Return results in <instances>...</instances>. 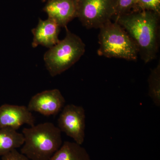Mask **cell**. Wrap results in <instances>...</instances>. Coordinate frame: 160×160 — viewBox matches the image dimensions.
<instances>
[{
    "instance_id": "11",
    "label": "cell",
    "mask_w": 160,
    "mask_h": 160,
    "mask_svg": "<svg viewBox=\"0 0 160 160\" xmlns=\"http://www.w3.org/2000/svg\"><path fill=\"white\" fill-rule=\"evenodd\" d=\"M49 160H91L85 148L75 142L66 141Z\"/></svg>"
},
{
    "instance_id": "7",
    "label": "cell",
    "mask_w": 160,
    "mask_h": 160,
    "mask_svg": "<svg viewBox=\"0 0 160 160\" xmlns=\"http://www.w3.org/2000/svg\"><path fill=\"white\" fill-rule=\"evenodd\" d=\"M66 100L59 89L47 90L32 97L28 104L30 111L38 112L45 116L58 114L65 106Z\"/></svg>"
},
{
    "instance_id": "13",
    "label": "cell",
    "mask_w": 160,
    "mask_h": 160,
    "mask_svg": "<svg viewBox=\"0 0 160 160\" xmlns=\"http://www.w3.org/2000/svg\"><path fill=\"white\" fill-rule=\"evenodd\" d=\"M149 85L148 95L154 105L160 106V63L152 69L148 79Z\"/></svg>"
},
{
    "instance_id": "17",
    "label": "cell",
    "mask_w": 160,
    "mask_h": 160,
    "mask_svg": "<svg viewBox=\"0 0 160 160\" xmlns=\"http://www.w3.org/2000/svg\"><path fill=\"white\" fill-rule=\"evenodd\" d=\"M49 0H42V2H47Z\"/></svg>"
},
{
    "instance_id": "5",
    "label": "cell",
    "mask_w": 160,
    "mask_h": 160,
    "mask_svg": "<svg viewBox=\"0 0 160 160\" xmlns=\"http://www.w3.org/2000/svg\"><path fill=\"white\" fill-rule=\"evenodd\" d=\"M117 0H76L77 18L87 29H100L114 17Z\"/></svg>"
},
{
    "instance_id": "4",
    "label": "cell",
    "mask_w": 160,
    "mask_h": 160,
    "mask_svg": "<svg viewBox=\"0 0 160 160\" xmlns=\"http://www.w3.org/2000/svg\"><path fill=\"white\" fill-rule=\"evenodd\" d=\"M66 36L49 48L44 56L47 70L52 77L66 71L77 62L86 50V45L82 39L66 27Z\"/></svg>"
},
{
    "instance_id": "2",
    "label": "cell",
    "mask_w": 160,
    "mask_h": 160,
    "mask_svg": "<svg viewBox=\"0 0 160 160\" xmlns=\"http://www.w3.org/2000/svg\"><path fill=\"white\" fill-rule=\"evenodd\" d=\"M62 132L46 122L24 128V143L21 152L31 160H49L62 145Z\"/></svg>"
},
{
    "instance_id": "14",
    "label": "cell",
    "mask_w": 160,
    "mask_h": 160,
    "mask_svg": "<svg viewBox=\"0 0 160 160\" xmlns=\"http://www.w3.org/2000/svg\"><path fill=\"white\" fill-rule=\"evenodd\" d=\"M136 1L137 0H117L114 16L115 20L133 11Z\"/></svg>"
},
{
    "instance_id": "12",
    "label": "cell",
    "mask_w": 160,
    "mask_h": 160,
    "mask_svg": "<svg viewBox=\"0 0 160 160\" xmlns=\"http://www.w3.org/2000/svg\"><path fill=\"white\" fill-rule=\"evenodd\" d=\"M24 135L17 130L5 127L0 129V156L16 149L22 146L24 143Z\"/></svg>"
},
{
    "instance_id": "8",
    "label": "cell",
    "mask_w": 160,
    "mask_h": 160,
    "mask_svg": "<svg viewBox=\"0 0 160 160\" xmlns=\"http://www.w3.org/2000/svg\"><path fill=\"white\" fill-rule=\"evenodd\" d=\"M34 117L27 107L4 104L0 106V129L10 127L18 130L24 124L35 125Z\"/></svg>"
},
{
    "instance_id": "9",
    "label": "cell",
    "mask_w": 160,
    "mask_h": 160,
    "mask_svg": "<svg viewBox=\"0 0 160 160\" xmlns=\"http://www.w3.org/2000/svg\"><path fill=\"white\" fill-rule=\"evenodd\" d=\"M43 11L48 14L49 18L60 27L66 28L70 21L77 18L76 0H49Z\"/></svg>"
},
{
    "instance_id": "1",
    "label": "cell",
    "mask_w": 160,
    "mask_h": 160,
    "mask_svg": "<svg viewBox=\"0 0 160 160\" xmlns=\"http://www.w3.org/2000/svg\"><path fill=\"white\" fill-rule=\"evenodd\" d=\"M160 17L154 12L132 11L115 20L134 42L146 64L155 59L158 52Z\"/></svg>"
},
{
    "instance_id": "10",
    "label": "cell",
    "mask_w": 160,
    "mask_h": 160,
    "mask_svg": "<svg viewBox=\"0 0 160 160\" xmlns=\"http://www.w3.org/2000/svg\"><path fill=\"white\" fill-rule=\"evenodd\" d=\"M61 27L53 20L48 18L42 20L39 19L37 26L32 29L33 35L32 47L35 48L38 45L50 48L58 42L59 34Z\"/></svg>"
},
{
    "instance_id": "6",
    "label": "cell",
    "mask_w": 160,
    "mask_h": 160,
    "mask_svg": "<svg viewBox=\"0 0 160 160\" xmlns=\"http://www.w3.org/2000/svg\"><path fill=\"white\" fill-rule=\"evenodd\" d=\"M58 128L62 132L82 145L84 142L86 114L82 106L74 104L64 106L58 120Z\"/></svg>"
},
{
    "instance_id": "16",
    "label": "cell",
    "mask_w": 160,
    "mask_h": 160,
    "mask_svg": "<svg viewBox=\"0 0 160 160\" xmlns=\"http://www.w3.org/2000/svg\"><path fill=\"white\" fill-rule=\"evenodd\" d=\"M2 160H31L26 155L14 149L2 157Z\"/></svg>"
},
{
    "instance_id": "15",
    "label": "cell",
    "mask_w": 160,
    "mask_h": 160,
    "mask_svg": "<svg viewBox=\"0 0 160 160\" xmlns=\"http://www.w3.org/2000/svg\"><path fill=\"white\" fill-rule=\"evenodd\" d=\"M145 10L160 14V0H137L133 11Z\"/></svg>"
},
{
    "instance_id": "3",
    "label": "cell",
    "mask_w": 160,
    "mask_h": 160,
    "mask_svg": "<svg viewBox=\"0 0 160 160\" xmlns=\"http://www.w3.org/2000/svg\"><path fill=\"white\" fill-rule=\"evenodd\" d=\"M99 29V48L98 50L99 55L130 61L138 59L139 55L137 47L126 30L117 22L110 21Z\"/></svg>"
}]
</instances>
